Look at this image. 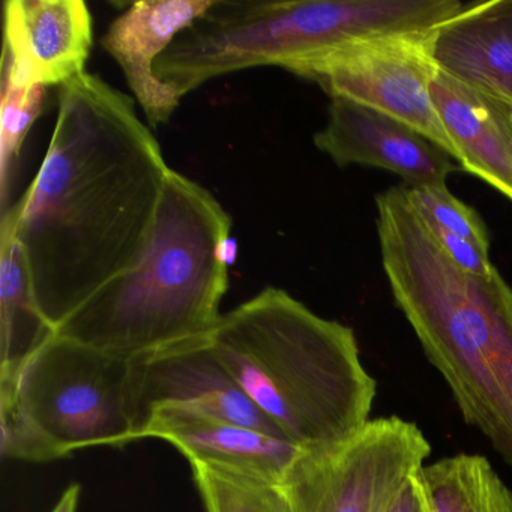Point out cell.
<instances>
[{
    "label": "cell",
    "mask_w": 512,
    "mask_h": 512,
    "mask_svg": "<svg viewBox=\"0 0 512 512\" xmlns=\"http://www.w3.org/2000/svg\"><path fill=\"white\" fill-rule=\"evenodd\" d=\"M430 454L415 422L370 419L347 439L304 452L281 484L292 512H386Z\"/></svg>",
    "instance_id": "7"
},
{
    "label": "cell",
    "mask_w": 512,
    "mask_h": 512,
    "mask_svg": "<svg viewBox=\"0 0 512 512\" xmlns=\"http://www.w3.org/2000/svg\"><path fill=\"white\" fill-rule=\"evenodd\" d=\"M214 0H142L122 11L101 44L124 71L128 88L151 127L167 124L181 98L158 79L155 65L173 43L202 19Z\"/></svg>",
    "instance_id": "12"
},
{
    "label": "cell",
    "mask_w": 512,
    "mask_h": 512,
    "mask_svg": "<svg viewBox=\"0 0 512 512\" xmlns=\"http://www.w3.org/2000/svg\"><path fill=\"white\" fill-rule=\"evenodd\" d=\"M439 70L512 107V0L469 2L430 34Z\"/></svg>",
    "instance_id": "15"
},
{
    "label": "cell",
    "mask_w": 512,
    "mask_h": 512,
    "mask_svg": "<svg viewBox=\"0 0 512 512\" xmlns=\"http://www.w3.org/2000/svg\"><path fill=\"white\" fill-rule=\"evenodd\" d=\"M248 400L305 452L328 448L370 421L377 382L350 326L266 287L223 314L209 335Z\"/></svg>",
    "instance_id": "3"
},
{
    "label": "cell",
    "mask_w": 512,
    "mask_h": 512,
    "mask_svg": "<svg viewBox=\"0 0 512 512\" xmlns=\"http://www.w3.org/2000/svg\"><path fill=\"white\" fill-rule=\"evenodd\" d=\"M430 91L455 163L512 203V107L439 68Z\"/></svg>",
    "instance_id": "14"
},
{
    "label": "cell",
    "mask_w": 512,
    "mask_h": 512,
    "mask_svg": "<svg viewBox=\"0 0 512 512\" xmlns=\"http://www.w3.org/2000/svg\"><path fill=\"white\" fill-rule=\"evenodd\" d=\"M430 512H512V491L490 461L455 454L419 470Z\"/></svg>",
    "instance_id": "17"
},
{
    "label": "cell",
    "mask_w": 512,
    "mask_h": 512,
    "mask_svg": "<svg viewBox=\"0 0 512 512\" xmlns=\"http://www.w3.org/2000/svg\"><path fill=\"white\" fill-rule=\"evenodd\" d=\"M0 430L2 457L29 463L136 442L130 359L55 332L0 382Z\"/></svg>",
    "instance_id": "6"
},
{
    "label": "cell",
    "mask_w": 512,
    "mask_h": 512,
    "mask_svg": "<svg viewBox=\"0 0 512 512\" xmlns=\"http://www.w3.org/2000/svg\"><path fill=\"white\" fill-rule=\"evenodd\" d=\"M239 256L238 239L235 236H227L221 239L217 247V259L220 260L221 265L226 266L227 269L235 266L236 260Z\"/></svg>",
    "instance_id": "23"
},
{
    "label": "cell",
    "mask_w": 512,
    "mask_h": 512,
    "mask_svg": "<svg viewBox=\"0 0 512 512\" xmlns=\"http://www.w3.org/2000/svg\"><path fill=\"white\" fill-rule=\"evenodd\" d=\"M386 512H430L419 472L401 488Z\"/></svg>",
    "instance_id": "22"
},
{
    "label": "cell",
    "mask_w": 512,
    "mask_h": 512,
    "mask_svg": "<svg viewBox=\"0 0 512 512\" xmlns=\"http://www.w3.org/2000/svg\"><path fill=\"white\" fill-rule=\"evenodd\" d=\"M170 170L133 98L89 73L59 88L43 164L0 220L13 227L55 331L142 259Z\"/></svg>",
    "instance_id": "1"
},
{
    "label": "cell",
    "mask_w": 512,
    "mask_h": 512,
    "mask_svg": "<svg viewBox=\"0 0 512 512\" xmlns=\"http://www.w3.org/2000/svg\"><path fill=\"white\" fill-rule=\"evenodd\" d=\"M430 34L359 41L305 62L292 74L316 83L329 98H346L404 122L455 160L454 146L431 97L437 67Z\"/></svg>",
    "instance_id": "8"
},
{
    "label": "cell",
    "mask_w": 512,
    "mask_h": 512,
    "mask_svg": "<svg viewBox=\"0 0 512 512\" xmlns=\"http://www.w3.org/2000/svg\"><path fill=\"white\" fill-rule=\"evenodd\" d=\"M2 64L26 85L64 86L85 74L94 35L83 0H7Z\"/></svg>",
    "instance_id": "11"
},
{
    "label": "cell",
    "mask_w": 512,
    "mask_h": 512,
    "mask_svg": "<svg viewBox=\"0 0 512 512\" xmlns=\"http://www.w3.org/2000/svg\"><path fill=\"white\" fill-rule=\"evenodd\" d=\"M428 229L446 257L458 268L475 275H487L493 271L490 251L473 244L469 239L460 238L448 230L440 229V227L428 226Z\"/></svg>",
    "instance_id": "21"
},
{
    "label": "cell",
    "mask_w": 512,
    "mask_h": 512,
    "mask_svg": "<svg viewBox=\"0 0 512 512\" xmlns=\"http://www.w3.org/2000/svg\"><path fill=\"white\" fill-rule=\"evenodd\" d=\"M206 512H292L283 484L208 464H191Z\"/></svg>",
    "instance_id": "18"
},
{
    "label": "cell",
    "mask_w": 512,
    "mask_h": 512,
    "mask_svg": "<svg viewBox=\"0 0 512 512\" xmlns=\"http://www.w3.org/2000/svg\"><path fill=\"white\" fill-rule=\"evenodd\" d=\"M47 88L26 85L10 67L2 64L0 92V197L2 214L8 211V191L32 125L43 113Z\"/></svg>",
    "instance_id": "19"
},
{
    "label": "cell",
    "mask_w": 512,
    "mask_h": 512,
    "mask_svg": "<svg viewBox=\"0 0 512 512\" xmlns=\"http://www.w3.org/2000/svg\"><path fill=\"white\" fill-rule=\"evenodd\" d=\"M55 332L38 307L13 227L0 221V382L13 379Z\"/></svg>",
    "instance_id": "16"
},
{
    "label": "cell",
    "mask_w": 512,
    "mask_h": 512,
    "mask_svg": "<svg viewBox=\"0 0 512 512\" xmlns=\"http://www.w3.org/2000/svg\"><path fill=\"white\" fill-rule=\"evenodd\" d=\"M314 145L338 167H376L403 178L406 187L446 184L454 158L409 125L346 98H331L328 122Z\"/></svg>",
    "instance_id": "10"
},
{
    "label": "cell",
    "mask_w": 512,
    "mask_h": 512,
    "mask_svg": "<svg viewBox=\"0 0 512 512\" xmlns=\"http://www.w3.org/2000/svg\"><path fill=\"white\" fill-rule=\"evenodd\" d=\"M142 439L172 443L191 464L235 470L278 484L305 452L283 437L178 409L155 410Z\"/></svg>",
    "instance_id": "13"
},
{
    "label": "cell",
    "mask_w": 512,
    "mask_h": 512,
    "mask_svg": "<svg viewBox=\"0 0 512 512\" xmlns=\"http://www.w3.org/2000/svg\"><path fill=\"white\" fill-rule=\"evenodd\" d=\"M131 407L137 437L158 409H178L286 437L248 400L209 337L130 359Z\"/></svg>",
    "instance_id": "9"
},
{
    "label": "cell",
    "mask_w": 512,
    "mask_h": 512,
    "mask_svg": "<svg viewBox=\"0 0 512 512\" xmlns=\"http://www.w3.org/2000/svg\"><path fill=\"white\" fill-rule=\"evenodd\" d=\"M230 235L232 217L221 203L170 170L142 259L77 308L56 334L124 359L209 337L229 289L217 247Z\"/></svg>",
    "instance_id": "4"
},
{
    "label": "cell",
    "mask_w": 512,
    "mask_h": 512,
    "mask_svg": "<svg viewBox=\"0 0 512 512\" xmlns=\"http://www.w3.org/2000/svg\"><path fill=\"white\" fill-rule=\"evenodd\" d=\"M380 256L395 305L461 416L512 467V286L443 253L404 185L376 196Z\"/></svg>",
    "instance_id": "2"
},
{
    "label": "cell",
    "mask_w": 512,
    "mask_h": 512,
    "mask_svg": "<svg viewBox=\"0 0 512 512\" xmlns=\"http://www.w3.org/2000/svg\"><path fill=\"white\" fill-rule=\"evenodd\" d=\"M80 493L82 488L79 484H71L62 494L61 499L56 503L52 512H77L79 508Z\"/></svg>",
    "instance_id": "24"
},
{
    "label": "cell",
    "mask_w": 512,
    "mask_h": 512,
    "mask_svg": "<svg viewBox=\"0 0 512 512\" xmlns=\"http://www.w3.org/2000/svg\"><path fill=\"white\" fill-rule=\"evenodd\" d=\"M460 0H214L158 59L155 73L178 97L257 67H296L350 44L430 34L463 10Z\"/></svg>",
    "instance_id": "5"
},
{
    "label": "cell",
    "mask_w": 512,
    "mask_h": 512,
    "mask_svg": "<svg viewBox=\"0 0 512 512\" xmlns=\"http://www.w3.org/2000/svg\"><path fill=\"white\" fill-rule=\"evenodd\" d=\"M406 193L428 226L448 230L490 251V236L484 221L475 209L457 199L446 184L406 187Z\"/></svg>",
    "instance_id": "20"
}]
</instances>
